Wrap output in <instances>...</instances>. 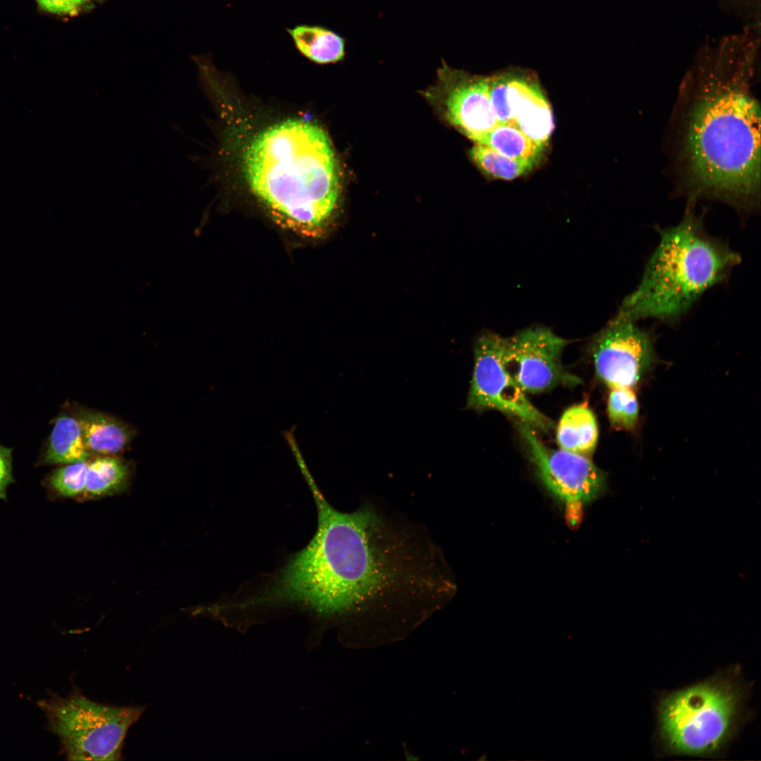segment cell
I'll return each mask as SVG.
<instances>
[{
	"mask_svg": "<svg viewBox=\"0 0 761 761\" xmlns=\"http://www.w3.org/2000/svg\"><path fill=\"white\" fill-rule=\"evenodd\" d=\"M760 48V32L745 26L695 51L685 78L691 92L680 152L695 195L745 204L759 193L760 112L753 82Z\"/></svg>",
	"mask_w": 761,
	"mask_h": 761,
	"instance_id": "6da1fadb",
	"label": "cell"
},
{
	"mask_svg": "<svg viewBox=\"0 0 761 761\" xmlns=\"http://www.w3.org/2000/svg\"><path fill=\"white\" fill-rule=\"evenodd\" d=\"M242 169L277 224L307 238L326 233L341 185L332 143L318 124L290 118L267 127L244 149Z\"/></svg>",
	"mask_w": 761,
	"mask_h": 761,
	"instance_id": "7a4b0ae2",
	"label": "cell"
},
{
	"mask_svg": "<svg viewBox=\"0 0 761 761\" xmlns=\"http://www.w3.org/2000/svg\"><path fill=\"white\" fill-rule=\"evenodd\" d=\"M660 235L640 284L619 309L634 321L677 318L740 261L726 245L707 235L692 214Z\"/></svg>",
	"mask_w": 761,
	"mask_h": 761,
	"instance_id": "3957f363",
	"label": "cell"
},
{
	"mask_svg": "<svg viewBox=\"0 0 761 761\" xmlns=\"http://www.w3.org/2000/svg\"><path fill=\"white\" fill-rule=\"evenodd\" d=\"M745 693L726 673L665 694L657 707L661 747L671 755L719 754L737 731Z\"/></svg>",
	"mask_w": 761,
	"mask_h": 761,
	"instance_id": "277c9868",
	"label": "cell"
},
{
	"mask_svg": "<svg viewBox=\"0 0 761 761\" xmlns=\"http://www.w3.org/2000/svg\"><path fill=\"white\" fill-rule=\"evenodd\" d=\"M145 707L98 703L77 691L51 702L47 712L68 760H118L128 729Z\"/></svg>",
	"mask_w": 761,
	"mask_h": 761,
	"instance_id": "5b68a950",
	"label": "cell"
},
{
	"mask_svg": "<svg viewBox=\"0 0 761 761\" xmlns=\"http://www.w3.org/2000/svg\"><path fill=\"white\" fill-rule=\"evenodd\" d=\"M507 338L485 333L474 343V366L466 400V408L478 412L496 409L519 419L534 429L547 432L550 419L528 399L507 371L503 357Z\"/></svg>",
	"mask_w": 761,
	"mask_h": 761,
	"instance_id": "8992f818",
	"label": "cell"
},
{
	"mask_svg": "<svg viewBox=\"0 0 761 761\" xmlns=\"http://www.w3.org/2000/svg\"><path fill=\"white\" fill-rule=\"evenodd\" d=\"M519 431L540 479L565 504L569 523L578 524L583 505L605 490V474L587 456L547 447L528 424L519 421Z\"/></svg>",
	"mask_w": 761,
	"mask_h": 761,
	"instance_id": "52a82bcc",
	"label": "cell"
},
{
	"mask_svg": "<svg viewBox=\"0 0 761 761\" xmlns=\"http://www.w3.org/2000/svg\"><path fill=\"white\" fill-rule=\"evenodd\" d=\"M568 341L543 327L524 329L507 338L503 364L526 393L542 392L580 379L564 370L561 360Z\"/></svg>",
	"mask_w": 761,
	"mask_h": 761,
	"instance_id": "ba28073f",
	"label": "cell"
},
{
	"mask_svg": "<svg viewBox=\"0 0 761 761\" xmlns=\"http://www.w3.org/2000/svg\"><path fill=\"white\" fill-rule=\"evenodd\" d=\"M592 352L598 376L611 389L636 385L654 360L649 333L619 311L594 338Z\"/></svg>",
	"mask_w": 761,
	"mask_h": 761,
	"instance_id": "9c48e42d",
	"label": "cell"
},
{
	"mask_svg": "<svg viewBox=\"0 0 761 761\" xmlns=\"http://www.w3.org/2000/svg\"><path fill=\"white\" fill-rule=\"evenodd\" d=\"M490 77L469 75L444 65L426 97L445 119L474 142L497 121L489 97Z\"/></svg>",
	"mask_w": 761,
	"mask_h": 761,
	"instance_id": "30bf717a",
	"label": "cell"
},
{
	"mask_svg": "<svg viewBox=\"0 0 761 761\" xmlns=\"http://www.w3.org/2000/svg\"><path fill=\"white\" fill-rule=\"evenodd\" d=\"M507 101L513 125L544 148L554 129L551 107L540 86L528 77L509 73Z\"/></svg>",
	"mask_w": 761,
	"mask_h": 761,
	"instance_id": "8fae6325",
	"label": "cell"
},
{
	"mask_svg": "<svg viewBox=\"0 0 761 761\" xmlns=\"http://www.w3.org/2000/svg\"><path fill=\"white\" fill-rule=\"evenodd\" d=\"M90 454L111 455L121 452L130 443L132 432L123 422L102 412L77 407L73 413Z\"/></svg>",
	"mask_w": 761,
	"mask_h": 761,
	"instance_id": "7c38bea8",
	"label": "cell"
},
{
	"mask_svg": "<svg viewBox=\"0 0 761 761\" xmlns=\"http://www.w3.org/2000/svg\"><path fill=\"white\" fill-rule=\"evenodd\" d=\"M598 439L597 421L586 403L574 405L564 411L557 428L560 449L588 457L593 452Z\"/></svg>",
	"mask_w": 761,
	"mask_h": 761,
	"instance_id": "4fadbf2b",
	"label": "cell"
},
{
	"mask_svg": "<svg viewBox=\"0 0 761 761\" xmlns=\"http://www.w3.org/2000/svg\"><path fill=\"white\" fill-rule=\"evenodd\" d=\"M90 454L77 419L74 415H60L50 434L42 462L54 464L83 462L87 461Z\"/></svg>",
	"mask_w": 761,
	"mask_h": 761,
	"instance_id": "5bb4252c",
	"label": "cell"
},
{
	"mask_svg": "<svg viewBox=\"0 0 761 761\" xmlns=\"http://www.w3.org/2000/svg\"><path fill=\"white\" fill-rule=\"evenodd\" d=\"M287 31L299 52L314 62L330 63L344 57V39L327 28L302 25Z\"/></svg>",
	"mask_w": 761,
	"mask_h": 761,
	"instance_id": "9a60e30c",
	"label": "cell"
},
{
	"mask_svg": "<svg viewBox=\"0 0 761 761\" xmlns=\"http://www.w3.org/2000/svg\"><path fill=\"white\" fill-rule=\"evenodd\" d=\"M475 143L486 145L505 156L533 163L543 149L513 124H497Z\"/></svg>",
	"mask_w": 761,
	"mask_h": 761,
	"instance_id": "2e32d148",
	"label": "cell"
},
{
	"mask_svg": "<svg viewBox=\"0 0 761 761\" xmlns=\"http://www.w3.org/2000/svg\"><path fill=\"white\" fill-rule=\"evenodd\" d=\"M128 477V468L120 458L106 455L88 463L85 492L100 496L120 489Z\"/></svg>",
	"mask_w": 761,
	"mask_h": 761,
	"instance_id": "e0dca14e",
	"label": "cell"
},
{
	"mask_svg": "<svg viewBox=\"0 0 761 761\" xmlns=\"http://www.w3.org/2000/svg\"><path fill=\"white\" fill-rule=\"evenodd\" d=\"M471 158L489 176L505 180L517 178L532 169V162L505 156L481 143H475L470 151Z\"/></svg>",
	"mask_w": 761,
	"mask_h": 761,
	"instance_id": "ac0fdd59",
	"label": "cell"
},
{
	"mask_svg": "<svg viewBox=\"0 0 761 761\" xmlns=\"http://www.w3.org/2000/svg\"><path fill=\"white\" fill-rule=\"evenodd\" d=\"M610 423L620 430L633 429L638 421V403L630 388H612L607 402Z\"/></svg>",
	"mask_w": 761,
	"mask_h": 761,
	"instance_id": "d6986e66",
	"label": "cell"
},
{
	"mask_svg": "<svg viewBox=\"0 0 761 761\" xmlns=\"http://www.w3.org/2000/svg\"><path fill=\"white\" fill-rule=\"evenodd\" d=\"M87 466V461L66 464L52 474L50 485L63 496L80 495L85 489Z\"/></svg>",
	"mask_w": 761,
	"mask_h": 761,
	"instance_id": "ffe728a7",
	"label": "cell"
},
{
	"mask_svg": "<svg viewBox=\"0 0 761 761\" xmlns=\"http://www.w3.org/2000/svg\"><path fill=\"white\" fill-rule=\"evenodd\" d=\"M509 73L490 77L489 97L498 124H513L507 101Z\"/></svg>",
	"mask_w": 761,
	"mask_h": 761,
	"instance_id": "44dd1931",
	"label": "cell"
},
{
	"mask_svg": "<svg viewBox=\"0 0 761 761\" xmlns=\"http://www.w3.org/2000/svg\"><path fill=\"white\" fill-rule=\"evenodd\" d=\"M718 8L738 20L760 29V0H714Z\"/></svg>",
	"mask_w": 761,
	"mask_h": 761,
	"instance_id": "7402d4cb",
	"label": "cell"
},
{
	"mask_svg": "<svg viewBox=\"0 0 761 761\" xmlns=\"http://www.w3.org/2000/svg\"><path fill=\"white\" fill-rule=\"evenodd\" d=\"M46 11L58 15H75L101 0H36Z\"/></svg>",
	"mask_w": 761,
	"mask_h": 761,
	"instance_id": "603a6c76",
	"label": "cell"
},
{
	"mask_svg": "<svg viewBox=\"0 0 761 761\" xmlns=\"http://www.w3.org/2000/svg\"><path fill=\"white\" fill-rule=\"evenodd\" d=\"M12 450L0 445V498L5 499L6 489L13 481L12 476Z\"/></svg>",
	"mask_w": 761,
	"mask_h": 761,
	"instance_id": "cb8c5ba5",
	"label": "cell"
}]
</instances>
